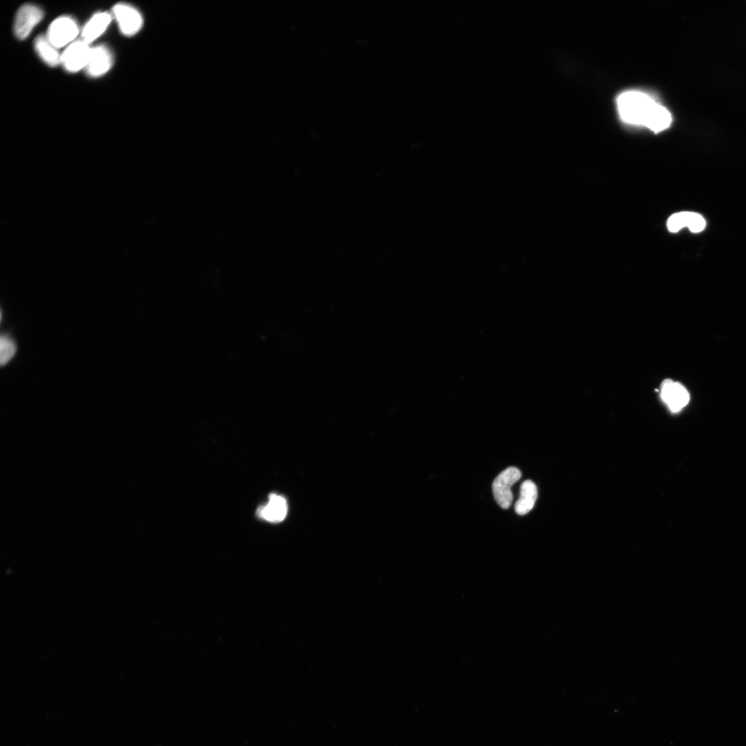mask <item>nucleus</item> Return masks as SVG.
Here are the masks:
<instances>
[{"mask_svg": "<svg viewBox=\"0 0 746 746\" xmlns=\"http://www.w3.org/2000/svg\"><path fill=\"white\" fill-rule=\"evenodd\" d=\"M79 34V28L75 21L69 17H60L50 25L47 37L57 48L73 43Z\"/></svg>", "mask_w": 746, "mask_h": 746, "instance_id": "obj_2", "label": "nucleus"}, {"mask_svg": "<svg viewBox=\"0 0 746 746\" xmlns=\"http://www.w3.org/2000/svg\"><path fill=\"white\" fill-rule=\"evenodd\" d=\"M668 229L676 233L684 227H688L693 233H699L706 227L703 216L696 212L682 211L671 215L667 223Z\"/></svg>", "mask_w": 746, "mask_h": 746, "instance_id": "obj_9", "label": "nucleus"}, {"mask_svg": "<svg viewBox=\"0 0 746 746\" xmlns=\"http://www.w3.org/2000/svg\"><path fill=\"white\" fill-rule=\"evenodd\" d=\"M616 104L624 122L647 127L660 104L646 93L632 90L620 94Z\"/></svg>", "mask_w": 746, "mask_h": 746, "instance_id": "obj_1", "label": "nucleus"}, {"mask_svg": "<svg viewBox=\"0 0 746 746\" xmlns=\"http://www.w3.org/2000/svg\"><path fill=\"white\" fill-rule=\"evenodd\" d=\"M111 17V15L106 12L95 14L83 28L82 40L89 44L99 37L108 26Z\"/></svg>", "mask_w": 746, "mask_h": 746, "instance_id": "obj_11", "label": "nucleus"}, {"mask_svg": "<svg viewBox=\"0 0 746 746\" xmlns=\"http://www.w3.org/2000/svg\"><path fill=\"white\" fill-rule=\"evenodd\" d=\"M520 470L509 467L502 471L492 483V492L497 504L504 509L508 508L513 501L512 486L521 477Z\"/></svg>", "mask_w": 746, "mask_h": 746, "instance_id": "obj_3", "label": "nucleus"}, {"mask_svg": "<svg viewBox=\"0 0 746 746\" xmlns=\"http://www.w3.org/2000/svg\"><path fill=\"white\" fill-rule=\"evenodd\" d=\"M537 497V486L531 480L524 481L520 487L519 497L515 505V512L520 515L528 513L534 506Z\"/></svg>", "mask_w": 746, "mask_h": 746, "instance_id": "obj_12", "label": "nucleus"}, {"mask_svg": "<svg viewBox=\"0 0 746 746\" xmlns=\"http://www.w3.org/2000/svg\"><path fill=\"white\" fill-rule=\"evenodd\" d=\"M91 48L84 40L75 41L61 54V64L68 72L75 73L85 68Z\"/></svg>", "mask_w": 746, "mask_h": 746, "instance_id": "obj_4", "label": "nucleus"}, {"mask_svg": "<svg viewBox=\"0 0 746 746\" xmlns=\"http://www.w3.org/2000/svg\"><path fill=\"white\" fill-rule=\"evenodd\" d=\"M42 10L33 4H25L18 10L14 23V32L19 39H26L42 19Z\"/></svg>", "mask_w": 746, "mask_h": 746, "instance_id": "obj_5", "label": "nucleus"}, {"mask_svg": "<svg viewBox=\"0 0 746 746\" xmlns=\"http://www.w3.org/2000/svg\"><path fill=\"white\" fill-rule=\"evenodd\" d=\"M287 513V503L286 499L278 495L272 493L269 497V501L265 506L258 508L257 514L262 518L272 523L282 522Z\"/></svg>", "mask_w": 746, "mask_h": 746, "instance_id": "obj_10", "label": "nucleus"}, {"mask_svg": "<svg viewBox=\"0 0 746 746\" xmlns=\"http://www.w3.org/2000/svg\"><path fill=\"white\" fill-rule=\"evenodd\" d=\"M0 361L1 365L6 364L16 352V345L14 341L6 335L1 336L0 341Z\"/></svg>", "mask_w": 746, "mask_h": 746, "instance_id": "obj_14", "label": "nucleus"}, {"mask_svg": "<svg viewBox=\"0 0 746 746\" xmlns=\"http://www.w3.org/2000/svg\"><path fill=\"white\" fill-rule=\"evenodd\" d=\"M35 49L39 57L48 66L61 64V54L49 41L46 35H41L34 41Z\"/></svg>", "mask_w": 746, "mask_h": 746, "instance_id": "obj_13", "label": "nucleus"}, {"mask_svg": "<svg viewBox=\"0 0 746 746\" xmlns=\"http://www.w3.org/2000/svg\"><path fill=\"white\" fill-rule=\"evenodd\" d=\"M660 396L673 412L681 410L689 401V392L681 383L666 379L661 384Z\"/></svg>", "mask_w": 746, "mask_h": 746, "instance_id": "obj_7", "label": "nucleus"}, {"mask_svg": "<svg viewBox=\"0 0 746 746\" xmlns=\"http://www.w3.org/2000/svg\"><path fill=\"white\" fill-rule=\"evenodd\" d=\"M113 61V55L107 46L99 45L91 48L86 72L92 77L102 76L110 70Z\"/></svg>", "mask_w": 746, "mask_h": 746, "instance_id": "obj_8", "label": "nucleus"}, {"mask_svg": "<svg viewBox=\"0 0 746 746\" xmlns=\"http://www.w3.org/2000/svg\"><path fill=\"white\" fill-rule=\"evenodd\" d=\"M113 14L119 28L126 36L136 34L142 26V17L139 11L127 3H120L113 8Z\"/></svg>", "mask_w": 746, "mask_h": 746, "instance_id": "obj_6", "label": "nucleus"}]
</instances>
